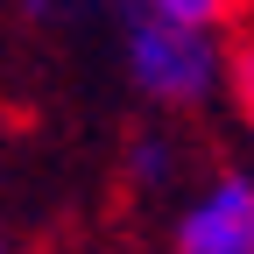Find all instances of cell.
Wrapping results in <instances>:
<instances>
[{
  "label": "cell",
  "instance_id": "1",
  "mask_svg": "<svg viewBox=\"0 0 254 254\" xmlns=\"http://www.w3.org/2000/svg\"><path fill=\"white\" fill-rule=\"evenodd\" d=\"M120 57H127V78L148 106L163 113H198L226 92V43L212 28H184L163 14H141L127 7L120 21Z\"/></svg>",
  "mask_w": 254,
  "mask_h": 254
},
{
  "label": "cell",
  "instance_id": "2",
  "mask_svg": "<svg viewBox=\"0 0 254 254\" xmlns=\"http://www.w3.org/2000/svg\"><path fill=\"white\" fill-rule=\"evenodd\" d=\"M170 254H254V177L212 170L170 219Z\"/></svg>",
  "mask_w": 254,
  "mask_h": 254
},
{
  "label": "cell",
  "instance_id": "3",
  "mask_svg": "<svg viewBox=\"0 0 254 254\" xmlns=\"http://www.w3.org/2000/svg\"><path fill=\"white\" fill-rule=\"evenodd\" d=\"M141 14H163V21H184V28H226L233 14H240V0H134Z\"/></svg>",
  "mask_w": 254,
  "mask_h": 254
},
{
  "label": "cell",
  "instance_id": "4",
  "mask_svg": "<svg viewBox=\"0 0 254 254\" xmlns=\"http://www.w3.org/2000/svg\"><path fill=\"white\" fill-rule=\"evenodd\" d=\"M177 170V141L170 134H141V141H127V177L134 184H163Z\"/></svg>",
  "mask_w": 254,
  "mask_h": 254
},
{
  "label": "cell",
  "instance_id": "5",
  "mask_svg": "<svg viewBox=\"0 0 254 254\" xmlns=\"http://www.w3.org/2000/svg\"><path fill=\"white\" fill-rule=\"evenodd\" d=\"M226 85H233V99H240V113H247V127H254V36L226 57Z\"/></svg>",
  "mask_w": 254,
  "mask_h": 254
},
{
  "label": "cell",
  "instance_id": "6",
  "mask_svg": "<svg viewBox=\"0 0 254 254\" xmlns=\"http://www.w3.org/2000/svg\"><path fill=\"white\" fill-rule=\"evenodd\" d=\"M0 254H14V247H7V233H0Z\"/></svg>",
  "mask_w": 254,
  "mask_h": 254
}]
</instances>
